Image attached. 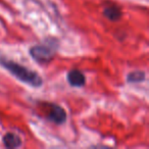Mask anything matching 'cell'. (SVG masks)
<instances>
[{
  "label": "cell",
  "instance_id": "cell-4",
  "mask_svg": "<svg viewBox=\"0 0 149 149\" xmlns=\"http://www.w3.org/2000/svg\"><path fill=\"white\" fill-rule=\"evenodd\" d=\"M68 81L74 87H82L85 85L86 78L79 70H72L68 74Z\"/></svg>",
  "mask_w": 149,
  "mask_h": 149
},
{
  "label": "cell",
  "instance_id": "cell-7",
  "mask_svg": "<svg viewBox=\"0 0 149 149\" xmlns=\"http://www.w3.org/2000/svg\"><path fill=\"white\" fill-rule=\"evenodd\" d=\"M145 79V72L142 70H136L133 72L131 74H129L128 76V81L130 83H140V82L144 81Z\"/></svg>",
  "mask_w": 149,
  "mask_h": 149
},
{
  "label": "cell",
  "instance_id": "cell-5",
  "mask_svg": "<svg viewBox=\"0 0 149 149\" xmlns=\"http://www.w3.org/2000/svg\"><path fill=\"white\" fill-rule=\"evenodd\" d=\"M3 143L8 148H17L22 145V139L13 133H7L3 137Z\"/></svg>",
  "mask_w": 149,
  "mask_h": 149
},
{
  "label": "cell",
  "instance_id": "cell-6",
  "mask_svg": "<svg viewBox=\"0 0 149 149\" xmlns=\"http://www.w3.org/2000/svg\"><path fill=\"white\" fill-rule=\"evenodd\" d=\"M103 13L108 19H110V21H116V19H120V15H122V11H120V9L116 6L106 7V8L104 9Z\"/></svg>",
  "mask_w": 149,
  "mask_h": 149
},
{
  "label": "cell",
  "instance_id": "cell-2",
  "mask_svg": "<svg viewBox=\"0 0 149 149\" xmlns=\"http://www.w3.org/2000/svg\"><path fill=\"white\" fill-rule=\"evenodd\" d=\"M32 57L38 62L41 63H45V62H49L53 57V52L50 48L46 47V46H34L30 51Z\"/></svg>",
  "mask_w": 149,
  "mask_h": 149
},
{
  "label": "cell",
  "instance_id": "cell-3",
  "mask_svg": "<svg viewBox=\"0 0 149 149\" xmlns=\"http://www.w3.org/2000/svg\"><path fill=\"white\" fill-rule=\"evenodd\" d=\"M49 120H51L55 124H62L66 120L65 110L58 105H51L49 111Z\"/></svg>",
  "mask_w": 149,
  "mask_h": 149
},
{
  "label": "cell",
  "instance_id": "cell-1",
  "mask_svg": "<svg viewBox=\"0 0 149 149\" xmlns=\"http://www.w3.org/2000/svg\"><path fill=\"white\" fill-rule=\"evenodd\" d=\"M2 63L5 68H7L11 74H15V77L19 80H21L22 82L35 86V87L41 86L42 79L39 77V74L37 72L13 61H3Z\"/></svg>",
  "mask_w": 149,
  "mask_h": 149
}]
</instances>
